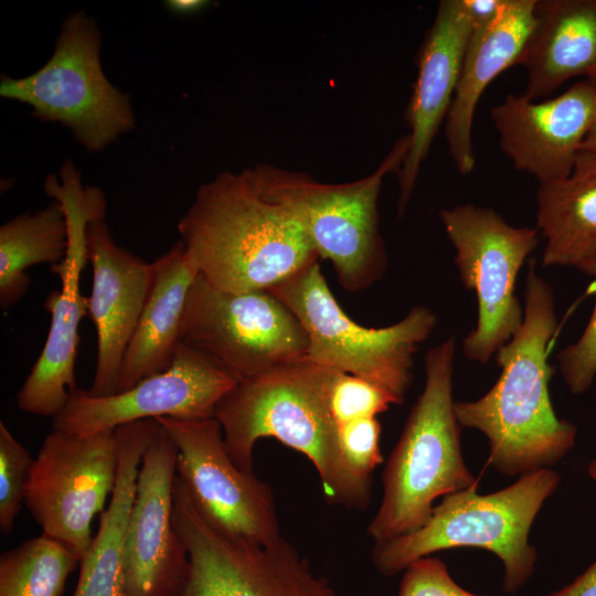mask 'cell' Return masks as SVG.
<instances>
[{
	"mask_svg": "<svg viewBox=\"0 0 596 596\" xmlns=\"http://www.w3.org/2000/svg\"><path fill=\"white\" fill-rule=\"evenodd\" d=\"M398 596H481L460 587L449 575L443 561L421 557L405 570Z\"/></svg>",
	"mask_w": 596,
	"mask_h": 596,
	"instance_id": "obj_31",
	"label": "cell"
},
{
	"mask_svg": "<svg viewBox=\"0 0 596 596\" xmlns=\"http://www.w3.org/2000/svg\"><path fill=\"white\" fill-rule=\"evenodd\" d=\"M534 17L520 61L528 76L522 95L541 100L596 65V0H536Z\"/></svg>",
	"mask_w": 596,
	"mask_h": 596,
	"instance_id": "obj_20",
	"label": "cell"
},
{
	"mask_svg": "<svg viewBox=\"0 0 596 596\" xmlns=\"http://www.w3.org/2000/svg\"><path fill=\"white\" fill-rule=\"evenodd\" d=\"M177 227L200 275L224 291L267 290L319 259L295 215L246 169L202 184Z\"/></svg>",
	"mask_w": 596,
	"mask_h": 596,
	"instance_id": "obj_2",
	"label": "cell"
},
{
	"mask_svg": "<svg viewBox=\"0 0 596 596\" xmlns=\"http://www.w3.org/2000/svg\"><path fill=\"white\" fill-rule=\"evenodd\" d=\"M588 475L596 480V459H594L588 466Z\"/></svg>",
	"mask_w": 596,
	"mask_h": 596,
	"instance_id": "obj_36",
	"label": "cell"
},
{
	"mask_svg": "<svg viewBox=\"0 0 596 596\" xmlns=\"http://www.w3.org/2000/svg\"><path fill=\"white\" fill-rule=\"evenodd\" d=\"M499 147L539 184L565 178L596 119V83L586 78L553 98L509 94L490 108Z\"/></svg>",
	"mask_w": 596,
	"mask_h": 596,
	"instance_id": "obj_16",
	"label": "cell"
},
{
	"mask_svg": "<svg viewBox=\"0 0 596 596\" xmlns=\"http://www.w3.org/2000/svg\"><path fill=\"white\" fill-rule=\"evenodd\" d=\"M93 285L88 315L97 334L94 396L117 392L124 355L138 326L153 281V264L116 244L104 217L87 226Z\"/></svg>",
	"mask_w": 596,
	"mask_h": 596,
	"instance_id": "obj_17",
	"label": "cell"
},
{
	"mask_svg": "<svg viewBox=\"0 0 596 596\" xmlns=\"http://www.w3.org/2000/svg\"><path fill=\"white\" fill-rule=\"evenodd\" d=\"M157 427L152 419L115 428L118 446L117 479L97 533L79 562L73 596H127L125 583L126 529L136 493L142 454Z\"/></svg>",
	"mask_w": 596,
	"mask_h": 596,
	"instance_id": "obj_22",
	"label": "cell"
},
{
	"mask_svg": "<svg viewBox=\"0 0 596 596\" xmlns=\"http://www.w3.org/2000/svg\"><path fill=\"white\" fill-rule=\"evenodd\" d=\"M536 230L542 266H575L596 257V151L582 149L563 179L539 184Z\"/></svg>",
	"mask_w": 596,
	"mask_h": 596,
	"instance_id": "obj_23",
	"label": "cell"
},
{
	"mask_svg": "<svg viewBox=\"0 0 596 596\" xmlns=\"http://www.w3.org/2000/svg\"><path fill=\"white\" fill-rule=\"evenodd\" d=\"M152 264V286L124 355L116 393L167 370L181 343L185 302L200 272L181 242Z\"/></svg>",
	"mask_w": 596,
	"mask_h": 596,
	"instance_id": "obj_21",
	"label": "cell"
},
{
	"mask_svg": "<svg viewBox=\"0 0 596 596\" xmlns=\"http://www.w3.org/2000/svg\"><path fill=\"white\" fill-rule=\"evenodd\" d=\"M78 557L42 533L0 556V596H61Z\"/></svg>",
	"mask_w": 596,
	"mask_h": 596,
	"instance_id": "obj_26",
	"label": "cell"
},
{
	"mask_svg": "<svg viewBox=\"0 0 596 596\" xmlns=\"http://www.w3.org/2000/svg\"><path fill=\"white\" fill-rule=\"evenodd\" d=\"M576 268L596 283V257ZM557 361L563 380L573 394L589 389L596 377V304L581 337L558 352Z\"/></svg>",
	"mask_w": 596,
	"mask_h": 596,
	"instance_id": "obj_30",
	"label": "cell"
},
{
	"mask_svg": "<svg viewBox=\"0 0 596 596\" xmlns=\"http://www.w3.org/2000/svg\"><path fill=\"white\" fill-rule=\"evenodd\" d=\"M535 1L504 0L489 24L472 28L445 119L448 152L460 174H469L476 166L472 123L479 99L498 75L520 64L535 24Z\"/></svg>",
	"mask_w": 596,
	"mask_h": 596,
	"instance_id": "obj_19",
	"label": "cell"
},
{
	"mask_svg": "<svg viewBox=\"0 0 596 596\" xmlns=\"http://www.w3.org/2000/svg\"><path fill=\"white\" fill-rule=\"evenodd\" d=\"M180 341L242 382L306 359L308 338L267 290L230 292L199 274L185 302Z\"/></svg>",
	"mask_w": 596,
	"mask_h": 596,
	"instance_id": "obj_10",
	"label": "cell"
},
{
	"mask_svg": "<svg viewBox=\"0 0 596 596\" xmlns=\"http://www.w3.org/2000/svg\"><path fill=\"white\" fill-rule=\"evenodd\" d=\"M238 382L200 352L180 343L171 365L108 396L77 389L53 417V429L86 436L137 421L214 417L220 401Z\"/></svg>",
	"mask_w": 596,
	"mask_h": 596,
	"instance_id": "obj_14",
	"label": "cell"
},
{
	"mask_svg": "<svg viewBox=\"0 0 596 596\" xmlns=\"http://www.w3.org/2000/svg\"><path fill=\"white\" fill-rule=\"evenodd\" d=\"M439 217L455 247L460 280L477 297V323L465 337L462 351L469 360L487 363L523 323L515 281L540 234L536 227L510 225L494 210L471 203L443 209Z\"/></svg>",
	"mask_w": 596,
	"mask_h": 596,
	"instance_id": "obj_9",
	"label": "cell"
},
{
	"mask_svg": "<svg viewBox=\"0 0 596 596\" xmlns=\"http://www.w3.org/2000/svg\"><path fill=\"white\" fill-rule=\"evenodd\" d=\"M582 149L596 151V119L584 140Z\"/></svg>",
	"mask_w": 596,
	"mask_h": 596,
	"instance_id": "obj_35",
	"label": "cell"
},
{
	"mask_svg": "<svg viewBox=\"0 0 596 596\" xmlns=\"http://www.w3.org/2000/svg\"><path fill=\"white\" fill-rule=\"evenodd\" d=\"M67 248V223L56 201L21 214L0 227V306L8 309L25 295L36 264H58Z\"/></svg>",
	"mask_w": 596,
	"mask_h": 596,
	"instance_id": "obj_24",
	"label": "cell"
},
{
	"mask_svg": "<svg viewBox=\"0 0 596 596\" xmlns=\"http://www.w3.org/2000/svg\"><path fill=\"white\" fill-rule=\"evenodd\" d=\"M171 10L178 13H192L196 12L201 8L207 4L206 1L202 0H171L166 2Z\"/></svg>",
	"mask_w": 596,
	"mask_h": 596,
	"instance_id": "obj_34",
	"label": "cell"
},
{
	"mask_svg": "<svg viewBox=\"0 0 596 596\" xmlns=\"http://www.w3.org/2000/svg\"><path fill=\"white\" fill-rule=\"evenodd\" d=\"M504 0H462L472 28L489 24L499 13Z\"/></svg>",
	"mask_w": 596,
	"mask_h": 596,
	"instance_id": "obj_32",
	"label": "cell"
},
{
	"mask_svg": "<svg viewBox=\"0 0 596 596\" xmlns=\"http://www.w3.org/2000/svg\"><path fill=\"white\" fill-rule=\"evenodd\" d=\"M155 421L175 443L177 476L214 529L256 544L281 538L270 486L232 460L216 418Z\"/></svg>",
	"mask_w": 596,
	"mask_h": 596,
	"instance_id": "obj_13",
	"label": "cell"
},
{
	"mask_svg": "<svg viewBox=\"0 0 596 596\" xmlns=\"http://www.w3.org/2000/svg\"><path fill=\"white\" fill-rule=\"evenodd\" d=\"M560 475L543 468L522 475L496 492L479 494L478 485L445 496L426 523L413 533L374 544L372 560L384 575L412 562L456 547H479L504 566L503 589L515 593L530 578L538 555L529 534L543 503L556 490Z\"/></svg>",
	"mask_w": 596,
	"mask_h": 596,
	"instance_id": "obj_6",
	"label": "cell"
},
{
	"mask_svg": "<svg viewBox=\"0 0 596 596\" xmlns=\"http://www.w3.org/2000/svg\"><path fill=\"white\" fill-rule=\"evenodd\" d=\"M549 596H596V561L571 584Z\"/></svg>",
	"mask_w": 596,
	"mask_h": 596,
	"instance_id": "obj_33",
	"label": "cell"
},
{
	"mask_svg": "<svg viewBox=\"0 0 596 596\" xmlns=\"http://www.w3.org/2000/svg\"><path fill=\"white\" fill-rule=\"evenodd\" d=\"M99 47L95 22L74 13L47 63L26 77L3 76L0 95L28 104L40 120L70 128L88 151L102 150L134 127V115L129 97L107 81Z\"/></svg>",
	"mask_w": 596,
	"mask_h": 596,
	"instance_id": "obj_8",
	"label": "cell"
},
{
	"mask_svg": "<svg viewBox=\"0 0 596 596\" xmlns=\"http://www.w3.org/2000/svg\"><path fill=\"white\" fill-rule=\"evenodd\" d=\"M224 596H334L329 582L285 539L257 547Z\"/></svg>",
	"mask_w": 596,
	"mask_h": 596,
	"instance_id": "obj_25",
	"label": "cell"
},
{
	"mask_svg": "<svg viewBox=\"0 0 596 596\" xmlns=\"http://www.w3.org/2000/svg\"><path fill=\"white\" fill-rule=\"evenodd\" d=\"M408 148V135L400 137L371 174L347 183L319 182L267 163L246 171L267 199L295 215L319 258L332 264L342 288L355 292L372 286L386 268L379 196L383 179L400 172Z\"/></svg>",
	"mask_w": 596,
	"mask_h": 596,
	"instance_id": "obj_5",
	"label": "cell"
},
{
	"mask_svg": "<svg viewBox=\"0 0 596 596\" xmlns=\"http://www.w3.org/2000/svg\"><path fill=\"white\" fill-rule=\"evenodd\" d=\"M587 78L596 83V65L588 72Z\"/></svg>",
	"mask_w": 596,
	"mask_h": 596,
	"instance_id": "obj_37",
	"label": "cell"
},
{
	"mask_svg": "<svg viewBox=\"0 0 596 596\" xmlns=\"http://www.w3.org/2000/svg\"><path fill=\"white\" fill-rule=\"evenodd\" d=\"M117 469L115 429L86 436L53 429L33 460L24 503L42 533L79 562L94 538L91 523L115 489Z\"/></svg>",
	"mask_w": 596,
	"mask_h": 596,
	"instance_id": "obj_12",
	"label": "cell"
},
{
	"mask_svg": "<svg viewBox=\"0 0 596 596\" xmlns=\"http://www.w3.org/2000/svg\"><path fill=\"white\" fill-rule=\"evenodd\" d=\"M472 31L462 0H441L417 56V75L406 109L409 148L397 173L398 216L405 212L422 163L446 119Z\"/></svg>",
	"mask_w": 596,
	"mask_h": 596,
	"instance_id": "obj_18",
	"label": "cell"
},
{
	"mask_svg": "<svg viewBox=\"0 0 596 596\" xmlns=\"http://www.w3.org/2000/svg\"><path fill=\"white\" fill-rule=\"evenodd\" d=\"M521 328L496 353L501 369L494 385L472 402H455L460 426L481 432L489 464L514 477L551 468L575 445L577 428L556 416L549 391L547 354L557 330L552 288L530 260Z\"/></svg>",
	"mask_w": 596,
	"mask_h": 596,
	"instance_id": "obj_1",
	"label": "cell"
},
{
	"mask_svg": "<svg viewBox=\"0 0 596 596\" xmlns=\"http://www.w3.org/2000/svg\"><path fill=\"white\" fill-rule=\"evenodd\" d=\"M380 435L381 425L376 417L356 419L338 426L342 460L352 477L370 490L372 472L383 461Z\"/></svg>",
	"mask_w": 596,
	"mask_h": 596,
	"instance_id": "obj_29",
	"label": "cell"
},
{
	"mask_svg": "<svg viewBox=\"0 0 596 596\" xmlns=\"http://www.w3.org/2000/svg\"><path fill=\"white\" fill-rule=\"evenodd\" d=\"M177 459L175 443L158 423L142 454L126 529L127 596H173L187 577L188 551L172 520Z\"/></svg>",
	"mask_w": 596,
	"mask_h": 596,
	"instance_id": "obj_15",
	"label": "cell"
},
{
	"mask_svg": "<svg viewBox=\"0 0 596 596\" xmlns=\"http://www.w3.org/2000/svg\"><path fill=\"white\" fill-rule=\"evenodd\" d=\"M299 320L308 338L306 359L363 377L401 404L412 381L414 354L436 326L435 313L412 308L394 324L366 328L353 321L331 292L319 262L267 289Z\"/></svg>",
	"mask_w": 596,
	"mask_h": 596,
	"instance_id": "obj_7",
	"label": "cell"
},
{
	"mask_svg": "<svg viewBox=\"0 0 596 596\" xmlns=\"http://www.w3.org/2000/svg\"><path fill=\"white\" fill-rule=\"evenodd\" d=\"M396 404L381 386L353 374L338 371L330 390V409L338 426L376 417Z\"/></svg>",
	"mask_w": 596,
	"mask_h": 596,
	"instance_id": "obj_28",
	"label": "cell"
},
{
	"mask_svg": "<svg viewBox=\"0 0 596 596\" xmlns=\"http://www.w3.org/2000/svg\"><path fill=\"white\" fill-rule=\"evenodd\" d=\"M454 358L453 338L426 352L424 389L386 461L383 497L368 525L375 544L415 532L430 517L436 499L478 485L461 454Z\"/></svg>",
	"mask_w": 596,
	"mask_h": 596,
	"instance_id": "obj_4",
	"label": "cell"
},
{
	"mask_svg": "<svg viewBox=\"0 0 596 596\" xmlns=\"http://www.w3.org/2000/svg\"><path fill=\"white\" fill-rule=\"evenodd\" d=\"M61 183L54 175L45 181L46 193L58 202L67 223V248L63 259L51 267L60 277L61 288L50 292L45 309L51 324L45 344L17 395L18 407L29 414L55 417L78 387L75 362L79 342L78 327L88 315L89 298L79 290L83 269L88 260L87 226L104 217V193L84 187L70 161L61 170Z\"/></svg>",
	"mask_w": 596,
	"mask_h": 596,
	"instance_id": "obj_11",
	"label": "cell"
},
{
	"mask_svg": "<svg viewBox=\"0 0 596 596\" xmlns=\"http://www.w3.org/2000/svg\"><path fill=\"white\" fill-rule=\"evenodd\" d=\"M34 458L0 422V529L8 534L25 502Z\"/></svg>",
	"mask_w": 596,
	"mask_h": 596,
	"instance_id": "obj_27",
	"label": "cell"
},
{
	"mask_svg": "<svg viewBox=\"0 0 596 596\" xmlns=\"http://www.w3.org/2000/svg\"><path fill=\"white\" fill-rule=\"evenodd\" d=\"M337 372L307 359L278 365L238 382L220 401L214 418L230 457L242 470L254 472L255 444L273 437L312 462L329 501L362 509L371 490L347 469L330 409Z\"/></svg>",
	"mask_w": 596,
	"mask_h": 596,
	"instance_id": "obj_3",
	"label": "cell"
}]
</instances>
